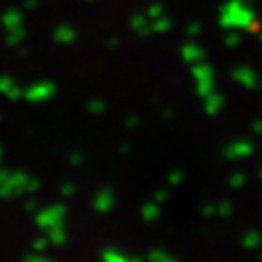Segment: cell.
I'll use <instances>...</instances> for the list:
<instances>
[{
	"label": "cell",
	"instance_id": "obj_29",
	"mask_svg": "<svg viewBox=\"0 0 262 262\" xmlns=\"http://www.w3.org/2000/svg\"><path fill=\"white\" fill-rule=\"evenodd\" d=\"M24 260H28V262H45V260H49V256L45 253H29V254H26L24 256Z\"/></svg>",
	"mask_w": 262,
	"mask_h": 262
},
{
	"label": "cell",
	"instance_id": "obj_30",
	"mask_svg": "<svg viewBox=\"0 0 262 262\" xmlns=\"http://www.w3.org/2000/svg\"><path fill=\"white\" fill-rule=\"evenodd\" d=\"M74 192H76V187L72 185V183H64V185L60 187V196L62 198H70Z\"/></svg>",
	"mask_w": 262,
	"mask_h": 262
},
{
	"label": "cell",
	"instance_id": "obj_7",
	"mask_svg": "<svg viewBox=\"0 0 262 262\" xmlns=\"http://www.w3.org/2000/svg\"><path fill=\"white\" fill-rule=\"evenodd\" d=\"M94 210L97 214H109L115 206V194H113V190L109 188H103V190H99L94 198Z\"/></svg>",
	"mask_w": 262,
	"mask_h": 262
},
{
	"label": "cell",
	"instance_id": "obj_15",
	"mask_svg": "<svg viewBox=\"0 0 262 262\" xmlns=\"http://www.w3.org/2000/svg\"><path fill=\"white\" fill-rule=\"evenodd\" d=\"M2 26H4V29L21 28V26H24V14H21L19 10H8V12L2 16Z\"/></svg>",
	"mask_w": 262,
	"mask_h": 262
},
{
	"label": "cell",
	"instance_id": "obj_6",
	"mask_svg": "<svg viewBox=\"0 0 262 262\" xmlns=\"http://www.w3.org/2000/svg\"><path fill=\"white\" fill-rule=\"evenodd\" d=\"M253 151H254L253 142L235 140L224 150V156L227 159H243V158H251V156H253Z\"/></svg>",
	"mask_w": 262,
	"mask_h": 262
},
{
	"label": "cell",
	"instance_id": "obj_19",
	"mask_svg": "<svg viewBox=\"0 0 262 262\" xmlns=\"http://www.w3.org/2000/svg\"><path fill=\"white\" fill-rule=\"evenodd\" d=\"M101 260L103 262H128L130 260V256L124 254L122 251H119V249L111 247V249H107V251L101 253Z\"/></svg>",
	"mask_w": 262,
	"mask_h": 262
},
{
	"label": "cell",
	"instance_id": "obj_4",
	"mask_svg": "<svg viewBox=\"0 0 262 262\" xmlns=\"http://www.w3.org/2000/svg\"><path fill=\"white\" fill-rule=\"evenodd\" d=\"M192 78L196 82V94L200 97H206L208 94L214 92V68L200 60L196 64H192Z\"/></svg>",
	"mask_w": 262,
	"mask_h": 262
},
{
	"label": "cell",
	"instance_id": "obj_41",
	"mask_svg": "<svg viewBox=\"0 0 262 262\" xmlns=\"http://www.w3.org/2000/svg\"><path fill=\"white\" fill-rule=\"evenodd\" d=\"M258 177H260V181H262V169H260V173H258Z\"/></svg>",
	"mask_w": 262,
	"mask_h": 262
},
{
	"label": "cell",
	"instance_id": "obj_12",
	"mask_svg": "<svg viewBox=\"0 0 262 262\" xmlns=\"http://www.w3.org/2000/svg\"><path fill=\"white\" fill-rule=\"evenodd\" d=\"M76 29L70 28V26H58L53 31V39H55L58 45H72L76 41Z\"/></svg>",
	"mask_w": 262,
	"mask_h": 262
},
{
	"label": "cell",
	"instance_id": "obj_33",
	"mask_svg": "<svg viewBox=\"0 0 262 262\" xmlns=\"http://www.w3.org/2000/svg\"><path fill=\"white\" fill-rule=\"evenodd\" d=\"M68 161H70L72 165H80V163L84 161V156H82L80 151H74V154H70V158H68Z\"/></svg>",
	"mask_w": 262,
	"mask_h": 262
},
{
	"label": "cell",
	"instance_id": "obj_22",
	"mask_svg": "<svg viewBox=\"0 0 262 262\" xmlns=\"http://www.w3.org/2000/svg\"><path fill=\"white\" fill-rule=\"evenodd\" d=\"M85 109H88V113H92V115H103L107 111V103H105L103 99H92V101H88Z\"/></svg>",
	"mask_w": 262,
	"mask_h": 262
},
{
	"label": "cell",
	"instance_id": "obj_21",
	"mask_svg": "<svg viewBox=\"0 0 262 262\" xmlns=\"http://www.w3.org/2000/svg\"><path fill=\"white\" fill-rule=\"evenodd\" d=\"M171 19L167 16H159V18L151 19V33H167L171 29Z\"/></svg>",
	"mask_w": 262,
	"mask_h": 262
},
{
	"label": "cell",
	"instance_id": "obj_31",
	"mask_svg": "<svg viewBox=\"0 0 262 262\" xmlns=\"http://www.w3.org/2000/svg\"><path fill=\"white\" fill-rule=\"evenodd\" d=\"M215 212H217V204H214V202H208V204L202 206V215L204 217H212Z\"/></svg>",
	"mask_w": 262,
	"mask_h": 262
},
{
	"label": "cell",
	"instance_id": "obj_23",
	"mask_svg": "<svg viewBox=\"0 0 262 262\" xmlns=\"http://www.w3.org/2000/svg\"><path fill=\"white\" fill-rule=\"evenodd\" d=\"M215 214L220 215V217H231V214H233V204L229 202V200H222L220 204H217V212Z\"/></svg>",
	"mask_w": 262,
	"mask_h": 262
},
{
	"label": "cell",
	"instance_id": "obj_13",
	"mask_svg": "<svg viewBox=\"0 0 262 262\" xmlns=\"http://www.w3.org/2000/svg\"><path fill=\"white\" fill-rule=\"evenodd\" d=\"M224 103H225L224 95L220 94V92H215V90L204 97V109H206L208 115H217V113L222 111Z\"/></svg>",
	"mask_w": 262,
	"mask_h": 262
},
{
	"label": "cell",
	"instance_id": "obj_32",
	"mask_svg": "<svg viewBox=\"0 0 262 262\" xmlns=\"http://www.w3.org/2000/svg\"><path fill=\"white\" fill-rule=\"evenodd\" d=\"M200 33H202V26H200V24L194 21V24H190V26H188V29H187L188 37H196V35H200Z\"/></svg>",
	"mask_w": 262,
	"mask_h": 262
},
{
	"label": "cell",
	"instance_id": "obj_24",
	"mask_svg": "<svg viewBox=\"0 0 262 262\" xmlns=\"http://www.w3.org/2000/svg\"><path fill=\"white\" fill-rule=\"evenodd\" d=\"M224 43H225V47H231V49L237 47V45L241 43V35H239V31H237V29H229V33L225 35Z\"/></svg>",
	"mask_w": 262,
	"mask_h": 262
},
{
	"label": "cell",
	"instance_id": "obj_25",
	"mask_svg": "<svg viewBox=\"0 0 262 262\" xmlns=\"http://www.w3.org/2000/svg\"><path fill=\"white\" fill-rule=\"evenodd\" d=\"M51 247V241H49V237H37L33 243H31V249L33 251H37V253H47V249Z\"/></svg>",
	"mask_w": 262,
	"mask_h": 262
},
{
	"label": "cell",
	"instance_id": "obj_35",
	"mask_svg": "<svg viewBox=\"0 0 262 262\" xmlns=\"http://www.w3.org/2000/svg\"><path fill=\"white\" fill-rule=\"evenodd\" d=\"M24 208H26V212H37V202H35L33 198H28Z\"/></svg>",
	"mask_w": 262,
	"mask_h": 262
},
{
	"label": "cell",
	"instance_id": "obj_5",
	"mask_svg": "<svg viewBox=\"0 0 262 262\" xmlns=\"http://www.w3.org/2000/svg\"><path fill=\"white\" fill-rule=\"evenodd\" d=\"M56 94V88L53 82H47V80H43V82H35V84H31L28 90H24V97L31 101V103H43V101H47L51 99L53 95Z\"/></svg>",
	"mask_w": 262,
	"mask_h": 262
},
{
	"label": "cell",
	"instance_id": "obj_16",
	"mask_svg": "<svg viewBox=\"0 0 262 262\" xmlns=\"http://www.w3.org/2000/svg\"><path fill=\"white\" fill-rule=\"evenodd\" d=\"M26 37H28V31H26L24 26H21V28L6 29V45H10V47H18V45H21Z\"/></svg>",
	"mask_w": 262,
	"mask_h": 262
},
{
	"label": "cell",
	"instance_id": "obj_27",
	"mask_svg": "<svg viewBox=\"0 0 262 262\" xmlns=\"http://www.w3.org/2000/svg\"><path fill=\"white\" fill-rule=\"evenodd\" d=\"M183 179H185V173H183L181 169H175L167 177V183L171 187H179V185H183Z\"/></svg>",
	"mask_w": 262,
	"mask_h": 262
},
{
	"label": "cell",
	"instance_id": "obj_37",
	"mask_svg": "<svg viewBox=\"0 0 262 262\" xmlns=\"http://www.w3.org/2000/svg\"><path fill=\"white\" fill-rule=\"evenodd\" d=\"M253 132H254V134H262V121H260V119L253 122Z\"/></svg>",
	"mask_w": 262,
	"mask_h": 262
},
{
	"label": "cell",
	"instance_id": "obj_40",
	"mask_svg": "<svg viewBox=\"0 0 262 262\" xmlns=\"http://www.w3.org/2000/svg\"><path fill=\"white\" fill-rule=\"evenodd\" d=\"M0 161H2V148H0Z\"/></svg>",
	"mask_w": 262,
	"mask_h": 262
},
{
	"label": "cell",
	"instance_id": "obj_17",
	"mask_svg": "<svg viewBox=\"0 0 262 262\" xmlns=\"http://www.w3.org/2000/svg\"><path fill=\"white\" fill-rule=\"evenodd\" d=\"M241 245H243V249H247V251H256L262 245V235L258 233L256 229H251V231H247V233L243 235Z\"/></svg>",
	"mask_w": 262,
	"mask_h": 262
},
{
	"label": "cell",
	"instance_id": "obj_18",
	"mask_svg": "<svg viewBox=\"0 0 262 262\" xmlns=\"http://www.w3.org/2000/svg\"><path fill=\"white\" fill-rule=\"evenodd\" d=\"M159 202H156V200H150V202H146L144 206H142L140 214H142V220L144 222H156L159 217Z\"/></svg>",
	"mask_w": 262,
	"mask_h": 262
},
{
	"label": "cell",
	"instance_id": "obj_42",
	"mask_svg": "<svg viewBox=\"0 0 262 262\" xmlns=\"http://www.w3.org/2000/svg\"><path fill=\"white\" fill-rule=\"evenodd\" d=\"M260 260H262V253H260Z\"/></svg>",
	"mask_w": 262,
	"mask_h": 262
},
{
	"label": "cell",
	"instance_id": "obj_10",
	"mask_svg": "<svg viewBox=\"0 0 262 262\" xmlns=\"http://www.w3.org/2000/svg\"><path fill=\"white\" fill-rule=\"evenodd\" d=\"M181 56L188 64H196L200 60H204V51H202V47H198L196 43H187L181 49Z\"/></svg>",
	"mask_w": 262,
	"mask_h": 262
},
{
	"label": "cell",
	"instance_id": "obj_36",
	"mask_svg": "<svg viewBox=\"0 0 262 262\" xmlns=\"http://www.w3.org/2000/svg\"><path fill=\"white\" fill-rule=\"evenodd\" d=\"M134 126H138V119L136 117H128L126 119V128H134Z\"/></svg>",
	"mask_w": 262,
	"mask_h": 262
},
{
	"label": "cell",
	"instance_id": "obj_39",
	"mask_svg": "<svg viewBox=\"0 0 262 262\" xmlns=\"http://www.w3.org/2000/svg\"><path fill=\"white\" fill-rule=\"evenodd\" d=\"M117 45H119V39H111V41H109V47L111 49H115Z\"/></svg>",
	"mask_w": 262,
	"mask_h": 262
},
{
	"label": "cell",
	"instance_id": "obj_20",
	"mask_svg": "<svg viewBox=\"0 0 262 262\" xmlns=\"http://www.w3.org/2000/svg\"><path fill=\"white\" fill-rule=\"evenodd\" d=\"M146 258L150 262H173L175 260V256L171 253H167L165 249H161V247H156V249H151L150 253L146 254Z\"/></svg>",
	"mask_w": 262,
	"mask_h": 262
},
{
	"label": "cell",
	"instance_id": "obj_14",
	"mask_svg": "<svg viewBox=\"0 0 262 262\" xmlns=\"http://www.w3.org/2000/svg\"><path fill=\"white\" fill-rule=\"evenodd\" d=\"M45 233H47L49 241H51V247H64V243L68 241V233H66L64 224L56 225V227L49 229V231H45Z\"/></svg>",
	"mask_w": 262,
	"mask_h": 262
},
{
	"label": "cell",
	"instance_id": "obj_34",
	"mask_svg": "<svg viewBox=\"0 0 262 262\" xmlns=\"http://www.w3.org/2000/svg\"><path fill=\"white\" fill-rule=\"evenodd\" d=\"M167 198H169L167 188H163V190H158V192H156V198H154V200H156V202H159V204H163Z\"/></svg>",
	"mask_w": 262,
	"mask_h": 262
},
{
	"label": "cell",
	"instance_id": "obj_28",
	"mask_svg": "<svg viewBox=\"0 0 262 262\" xmlns=\"http://www.w3.org/2000/svg\"><path fill=\"white\" fill-rule=\"evenodd\" d=\"M146 14H148V18L150 19H156V18H159V16H163V14H165V10H163L161 4H151Z\"/></svg>",
	"mask_w": 262,
	"mask_h": 262
},
{
	"label": "cell",
	"instance_id": "obj_3",
	"mask_svg": "<svg viewBox=\"0 0 262 262\" xmlns=\"http://www.w3.org/2000/svg\"><path fill=\"white\" fill-rule=\"evenodd\" d=\"M64 217H66L64 204H51V206L43 208V210H37L35 224H37L39 229L49 231V229H53L56 225L64 224Z\"/></svg>",
	"mask_w": 262,
	"mask_h": 262
},
{
	"label": "cell",
	"instance_id": "obj_1",
	"mask_svg": "<svg viewBox=\"0 0 262 262\" xmlns=\"http://www.w3.org/2000/svg\"><path fill=\"white\" fill-rule=\"evenodd\" d=\"M39 188V181L24 171H8L0 167V198H18L33 194Z\"/></svg>",
	"mask_w": 262,
	"mask_h": 262
},
{
	"label": "cell",
	"instance_id": "obj_8",
	"mask_svg": "<svg viewBox=\"0 0 262 262\" xmlns=\"http://www.w3.org/2000/svg\"><path fill=\"white\" fill-rule=\"evenodd\" d=\"M233 80L237 82V84L243 85V88H247V90H254V88H258V76H256L254 70L247 68V66H239V68H235Z\"/></svg>",
	"mask_w": 262,
	"mask_h": 262
},
{
	"label": "cell",
	"instance_id": "obj_9",
	"mask_svg": "<svg viewBox=\"0 0 262 262\" xmlns=\"http://www.w3.org/2000/svg\"><path fill=\"white\" fill-rule=\"evenodd\" d=\"M0 95H4V97L16 101L19 97H24V90L10 76H0Z\"/></svg>",
	"mask_w": 262,
	"mask_h": 262
},
{
	"label": "cell",
	"instance_id": "obj_11",
	"mask_svg": "<svg viewBox=\"0 0 262 262\" xmlns=\"http://www.w3.org/2000/svg\"><path fill=\"white\" fill-rule=\"evenodd\" d=\"M130 28L138 35H150L151 33V19L148 14H134L130 18Z\"/></svg>",
	"mask_w": 262,
	"mask_h": 262
},
{
	"label": "cell",
	"instance_id": "obj_38",
	"mask_svg": "<svg viewBox=\"0 0 262 262\" xmlns=\"http://www.w3.org/2000/svg\"><path fill=\"white\" fill-rule=\"evenodd\" d=\"M24 6L26 8H35L37 6V0H24Z\"/></svg>",
	"mask_w": 262,
	"mask_h": 262
},
{
	"label": "cell",
	"instance_id": "obj_26",
	"mask_svg": "<svg viewBox=\"0 0 262 262\" xmlns=\"http://www.w3.org/2000/svg\"><path fill=\"white\" fill-rule=\"evenodd\" d=\"M245 183H247V175H245V173H239V171H237V173H233V175L229 177V187L235 188V190H237V188H243Z\"/></svg>",
	"mask_w": 262,
	"mask_h": 262
},
{
	"label": "cell",
	"instance_id": "obj_2",
	"mask_svg": "<svg viewBox=\"0 0 262 262\" xmlns=\"http://www.w3.org/2000/svg\"><path fill=\"white\" fill-rule=\"evenodd\" d=\"M220 26L224 29H251L254 26V10L247 0H227L220 10Z\"/></svg>",
	"mask_w": 262,
	"mask_h": 262
}]
</instances>
